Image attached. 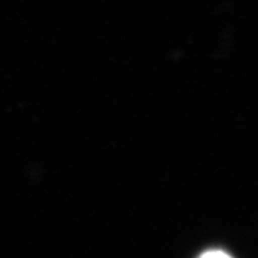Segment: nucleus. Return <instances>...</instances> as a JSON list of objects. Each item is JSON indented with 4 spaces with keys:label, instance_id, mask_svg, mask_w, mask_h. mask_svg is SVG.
I'll return each mask as SVG.
<instances>
[{
    "label": "nucleus",
    "instance_id": "f257e3e1",
    "mask_svg": "<svg viewBox=\"0 0 258 258\" xmlns=\"http://www.w3.org/2000/svg\"><path fill=\"white\" fill-rule=\"evenodd\" d=\"M200 258H231L227 252H224V251H217V249H214V251H207V252H204L203 255Z\"/></svg>",
    "mask_w": 258,
    "mask_h": 258
}]
</instances>
